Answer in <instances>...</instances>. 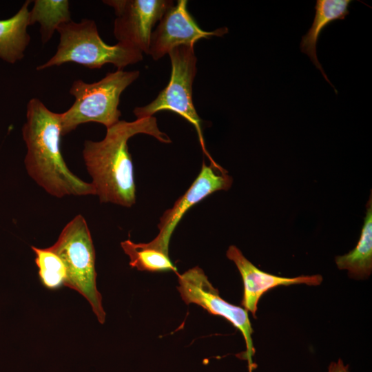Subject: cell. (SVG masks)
<instances>
[{
  "instance_id": "obj_1",
  "label": "cell",
  "mask_w": 372,
  "mask_h": 372,
  "mask_svg": "<svg viewBox=\"0 0 372 372\" xmlns=\"http://www.w3.org/2000/svg\"><path fill=\"white\" fill-rule=\"evenodd\" d=\"M106 129L103 140L85 141V165L101 203L130 207L136 202V187L128 140L138 134L150 135L165 143H171V139L159 130L154 116L131 122L120 120Z\"/></svg>"
},
{
  "instance_id": "obj_2",
  "label": "cell",
  "mask_w": 372,
  "mask_h": 372,
  "mask_svg": "<svg viewBox=\"0 0 372 372\" xmlns=\"http://www.w3.org/2000/svg\"><path fill=\"white\" fill-rule=\"evenodd\" d=\"M61 113L52 112L37 98L31 99L22 127L28 175L52 196L96 195L92 183L83 181L68 167L61 151Z\"/></svg>"
},
{
  "instance_id": "obj_3",
  "label": "cell",
  "mask_w": 372,
  "mask_h": 372,
  "mask_svg": "<svg viewBox=\"0 0 372 372\" xmlns=\"http://www.w3.org/2000/svg\"><path fill=\"white\" fill-rule=\"evenodd\" d=\"M56 31L60 34L56 51L48 61L37 66V70L67 63H74L90 70L100 69L110 63L117 70H123L143 60V52L131 45L121 42L114 45L105 43L92 19L70 21L60 25Z\"/></svg>"
},
{
  "instance_id": "obj_4",
  "label": "cell",
  "mask_w": 372,
  "mask_h": 372,
  "mask_svg": "<svg viewBox=\"0 0 372 372\" xmlns=\"http://www.w3.org/2000/svg\"><path fill=\"white\" fill-rule=\"evenodd\" d=\"M139 74L137 70H117L92 83L81 79L74 81L69 93L74 101L67 111L61 113V135L85 123L96 122L108 128L118 122L121 95Z\"/></svg>"
},
{
  "instance_id": "obj_5",
  "label": "cell",
  "mask_w": 372,
  "mask_h": 372,
  "mask_svg": "<svg viewBox=\"0 0 372 372\" xmlns=\"http://www.w3.org/2000/svg\"><path fill=\"white\" fill-rule=\"evenodd\" d=\"M63 261L66 270L64 286L75 290L90 303L98 321L103 324L105 312L96 287L95 250L87 222L78 214L63 229L56 242L48 247Z\"/></svg>"
},
{
  "instance_id": "obj_6",
  "label": "cell",
  "mask_w": 372,
  "mask_h": 372,
  "mask_svg": "<svg viewBox=\"0 0 372 372\" xmlns=\"http://www.w3.org/2000/svg\"><path fill=\"white\" fill-rule=\"evenodd\" d=\"M168 54L172 65L168 84L154 100L147 105L135 107L133 113L136 119L153 116L162 110H169L179 114L195 127L204 153L211 163L216 164L205 148L202 120L192 99L193 82L197 72V58L194 47L180 45L172 50Z\"/></svg>"
},
{
  "instance_id": "obj_7",
  "label": "cell",
  "mask_w": 372,
  "mask_h": 372,
  "mask_svg": "<svg viewBox=\"0 0 372 372\" xmlns=\"http://www.w3.org/2000/svg\"><path fill=\"white\" fill-rule=\"evenodd\" d=\"M176 274L179 283L177 289L187 304H196L209 313L224 318L241 332L245 340L247 358L251 371L255 350L251 338L253 329L248 311L223 299L218 289L213 287L200 267H195L182 274Z\"/></svg>"
},
{
  "instance_id": "obj_8",
  "label": "cell",
  "mask_w": 372,
  "mask_h": 372,
  "mask_svg": "<svg viewBox=\"0 0 372 372\" xmlns=\"http://www.w3.org/2000/svg\"><path fill=\"white\" fill-rule=\"evenodd\" d=\"M115 12L114 35L118 42L127 43L148 53L153 27L174 5L169 0H106Z\"/></svg>"
},
{
  "instance_id": "obj_9",
  "label": "cell",
  "mask_w": 372,
  "mask_h": 372,
  "mask_svg": "<svg viewBox=\"0 0 372 372\" xmlns=\"http://www.w3.org/2000/svg\"><path fill=\"white\" fill-rule=\"evenodd\" d=\"M232 178L218 164L202 165L200 172L185 193L166 210L160 218L158 235L144 245L153 249L168 254L172 234L184 214L195 204L214 192L228 190L232 185Z\"/></svg>"
},
{
  "instance_id": "obj_10",
  "label": "cell",
  "mask_w": 372,
  "mask_h": 372,
  "mask_svg": "<svg viewBox=\"0 0 372 372\" xmlns=\"http://www.w3.org/2000/svg\"><path fill=\"white\" fill-rule=\"evenodd\" d=\"M227 32L226 27L213 31L201 29L187 10V1L178 0L165 12L152 32L147 54L158 60L176 47H194L201 39L222 37Z\"/></svg>"
},
{
  "instance_id": "obj_11",
  "label": "cell",
  "mask_w": 372,
  "mask_h": 372,
  "mask_svg": "<svg viewBox=\"0 0 372 372\" xmlns=\"http://www.w3.org/2000/svg\"><path fill=\"white\" fill-rule=\"evenodd\" d=\"M226 256L234 262L243 281L244 293L241 304L245 310L250 311L254 316L256 315L261 296L269 289L281 285L289 286L296 284L318 286L322 282V276L319 274L286 278L266 273L247 259L241 251L234 245L229 247Z\"/></svg>"
},
{
  "instance_id": "obj_12",
  "label": "cell",
  "mask_w": 372,
  "mask_h": 372,
  "mask_svg": "<svg viewBox=\"0 0 372 372\" xmlns=\"http://www.w3.org/2000/svg\"><path fill=\"white\" fill-rule=\"evenodd\" d=\"M351 0H318L316 3V14L311 28L302 36L300 50L311 59L321 72L325 80L335 89L320 65L316 53V44L322 30L331 22L342 20L349 14ZM335 92L336 90L335 89Z\"/></svg>"
},
{
  "instance_id": "obj_13",
  "label": "cell",
  "mask_w": 372,
  "mask_h": 372,
  "mask_svg": "<svg viewBox=\"0 0 372 372\" xmlns=\"http://www.w3.org/2000/svg\"><path fill=\"white\" fill-rule=\"evenodd\" d=\"M25 1L12 17L0 20V59L14 64L21 60L30 41L27 29L30 23L28 6Z\"/></svg>"
},
{
  "instance_id": "obj_14",
  "label": "cell",
  "mask_w": 372,
  "mask_h": 372,
  "mask_svg": "<svg viewBox=\"0 0 372 372\" xmlns=\"http://www.w3.org/2000/svg\"><path fill=\"white\" fill-rule=\"evenodd\" d=\"M335 264L339 269L347 270L354 278L369 277L372 271V200L371 194L366 204V211L360 240L349 253L337 256Z\"/></svg>"
},
{
  "instance_id": "obj_15",
  "label": "cell",
  "mask_w": 372,
  "mask_h": 372,
  "mask_svg": "<svg viewBox=\"0 0 372 372\" xmlns=\"http://www.w3.org/2000/svg\"><path fill=\"white\" fill-rule=\"evenodd\" d=\"M30 10V25L39 23L41 42L48 43L58 27L71 19L70 2L67 0H35Z\"/></svg>"
},
{
  "instance_id": "obj_16",
  "label": "cell",
  "mask_w": 372,
  "mask_h": 372,
  "mask_svg": "<svg viewBox=\"0 0 372 372\" xmlns=\"http://www.w3.org/2000/svg\"><path fill=\"white\" fill-rule=\"evenodd\" d=\"M124 252L130 258V265L139 271L151 272L173 271L176 268L169 254L146 247L144 243H134L130 239L121 242Z\"/></svg>"
},
{
  "instance_id": "obj_17",
  "label": "cell",
  "mask_w": 372,
  "mask_h": 372,
  "mask_svg": "<svg viewBox=\"0 0 372 372\" xmlns=\"http://www.w3.org/2000/svg\"><path fill=\"white\" fill-rule=\"evenodd\" d=\"M31 248L35 254V263L42 285L50 290L64 286L66 270L59 256L48 247L41 249L32 246Z\"/></svg>"
},
{
  "instance_id": "obj_18",
  "label": "cell",
  "mask_w": 372,
  "mask_h": 372,
  "mask_svg": "<svg viewBox=\"0 0 372 372\" xmlns=\"http://www.w3.org/2000/svg\"><path fill=\"white\" fill-rule=\"evenodd\" d=\"M327 372H349L348 365H345L341 359L337 362H331Z\"/></svg>"
}]
</instances>
